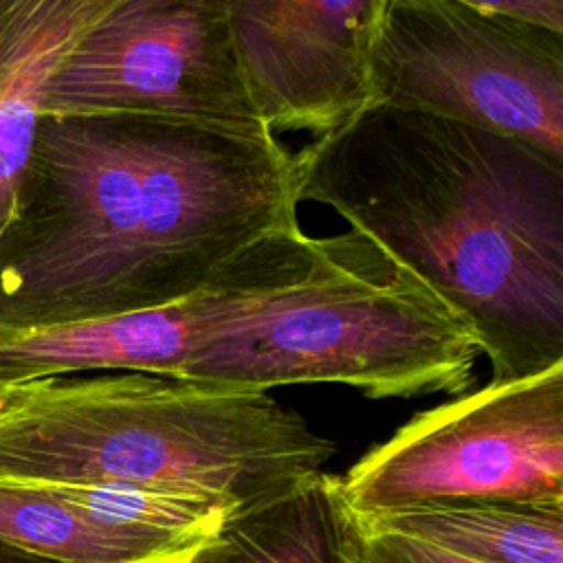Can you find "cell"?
I'll return each instance as SVG.
<instances>
[{
    "label": "cell",
    "instance_id": "cell-16",
    "mask_svg": "<svg viewBox=\"0 0 563 563\" xmlns=\"http://www.w3.org/2000/svg\"><path fill=\"white\" fill-rule=\"evenodd\" d=\"M477 9L506 13L554 31H563V0H457Z\"/></svg>",
    "mask_w": 563,
    "mask_h": 563
},
{
    "label": "cell",
    "instance_id": "cell-8",
    "mask_svg": "<svg viewBox=\"0 0 563 563\" xmlns=\"http://www.w3.org/2000/svg\"><path fill=\"white\" fill-rule=\"evenodd\" d=\"M383 0H231L251 101L277 132L323 136L372 106L369 46Z\"/></svg>",
    "mask_w": 563,
    "mask_h": 563
},
{
    "label": "cell",
    "instance_id": "cell-5",
    "mask_svg": "<svg viewBox=\"0 0 563 563\" xmlns=\"http://www.w3.org/2000/svg\"><path fill=\"white\" fill-rule=\"evenodd\" d=\"M372 106L519 139L563 161V31L457 0H383Z\"/></svg>",
    "mask_w": 563,
    "mask_h": 563
},
{
    "label": "cell",
    "instance_id": "cell-12",
    "mask_svg": "<svg viewBox=\"0 0 563 563\" xmlns=\"http://www.w3.org/2000/svg\"><path fill=\"white\" fill-rule=\"evenodd\" d=\"M356 517L482 563H563V504L464 501Z\"/></svg>",
    "mask_w": 563,
    "mask_h": 563
},
{
    "label": "cell",
    "instance_id": "cell-15",
    "mask_svg": "<svg viewBox=\"0 0 563 563\" xmlns=\"http://www.w3.org/2000/svg\"><path fill=\"white\" fill-rule=\"evenodd\" d=\"M354 519L358 563H482L424 539L376 526L356 515Z\"/></svg>",
    "mask_w": 563,
    "mask_h": 563
},
{
    "label": "cell",
    "instance_id": "cell-11",
    "mask_svg": "<svg viewBox=\"0 0 563 563\" xmlns=\"http://www.w3.org/2000/svg\"><path fill=\"white\" fill-rule=\"evenodd\" d=\"M176 563H358L356 519L341 477L319 471L233 506Z\"/></svg>",
    "mask_w": 563,
    "mask_h": 563
},
{
    "label": "cell",
    "instance_id": "cell-13",
    "mask_svg": "<svg viewBox=\"0 0 563 563\" xmlns=\"http://www.w3.org/2000/svg\"><path fill=\"white\" fill-rule=\"evenodd\" d=\"M42 484V482H31ZM95 523L143 545L165 563L180 561L238 506L216 497L125 484H42Z\"/></svg>",
    "mask_w": 563,
    "mask_h": 563
},
{
    "label": "cell",
    "instance_id": "cell-6",
    "mask_svg": "<svg viewBox=\"0 0 563 563\" xmlns=\"http://www.w3.org/2000/svg\"><path fill=\"white\" fill-rule=\"evenodd\" d=\"M354 515L464 504H563V363L409 418L341 477Z\"/></svg>",
    "mask_w": 563,
    "mask_h": 563
},
{
    "label": "cell",
    "instance_id": "cell-7",
    "mask_svg": "<svg viewBox=\"0 0 563 563\" xmlns=\"http://www.w3.org/2000/svg\"><path fill=\"white\" fill-rule=\"evenodd\" d=\"M42 114H141L273 134L240 68L231 0H121L48 79Z\"/></svg>",
    "mask_w": 563,
    "mask_h": 563
},
{
    "label": "cell",
    "instance_id": "cell-17",
    "mask_svg": "<svg viewBox=\"0 0 563 563\" xmlns=\"http://www.w3.org/2000/svg\"><path fill=\"white\" fill-rule=\"evenodd\" d=\"M0 563H2V556H0Z\"/></svg>",
    "mask_w": 563,
    "mask_h": 563
},
{
    "label": "cell",
    "instance_id": "cell-14",
    "mask_svg": "<svg viewBox=\"0 0 563 563\" xmlns=\"http://www.w3.org/2000/svg\"><path fill=\"white\" fill-rule=\"evenodd\" d=\"M0 552L44 563H165L31 482H0Z\"/></svg>",
    "mask_w": 563,
    "mask_h": 563
},
{
    "label": "cell",
    "instance_id": "cell-10",
    "mask_svg": "<svg viewBox=\"0 0 563 563\" xmlns=\"http://www.w3.org/2000/svg\"><path fill=\"white\" fill-rule=\"evenodd\" d=\"M121 0H0V231L29 158L48 79Z\"/></svg>",
    "mask_w": 563,
    "mask_h": 563
},
{
    "label": "cell",
    "instance_id": "cell-2",
    "mask_svg": "<svg viewBox=\"0 0 563 563\" xmlns=\"http://www.w3.org/2000/svg\"><path fill=\"white\" fill-rule=\"evenodd\" d=\"M334 209L471 330L493 383L563 363V161L486 128L369 106L295 150Z\"/></svg>",
    "mask_w": 563,
    "mask_h": 563
},
{
    "label": "cell",
    "instance_id": "cell-3",
    "mask_svg": "<svg viewBox=\"0 0 563 563\" xmlns=\"http://www.w3.org/2000/svg\"><path fill=\"white\" fill-rule=\"evenodd\" d=\"M471 330L413 273L350 229L279 231L244 295L176 378L224 389L341 383L369 398L460 396L475 383Z\"/></svg>",
    "mask_w": 563,
    "mask_h": 563
},
{
    "label": "cell",
    "instance_id": "cell-1",
    "mask_svg": "<svg viewBox=\"0 0 563 563\" xmlns=\"http://www.w3.org/2000/svg\"><path fill=\"white\" fill-rule=\"evenodd\" d=\"M277 134L141 114H42L0 231V330L143 312L297 227Z\"/></svg>",
    "mask_w": 563,
    "mask_h": 563
},
{
    "label": "cell",
    "instance_id": "cell-4",
    "mask_svg": "<svg viewBox=\"0 0 563 563\" xmlns=\"http://www.w3.org/2000/svg\"><path fill=\"white\" fill-rule=\"evenodd\" d=\"M334 451L268 391L145 372L0 391V482L125 484L244 504L319 473Z\"/></svg>",
    "mask_w": 563,
    "mask_h": 563
},
{
    "label": "cell",
    "instance_id": "cell-9",
    "mask_svg": "<svg viewBox=\"0 0 563 563\" xmlns=\"http://www.w3.org/2000/svg\"><path fill=\"white\" fill-rule=\"evenodd\" d=\"M268 235L231 260L196 295L143 312L33 330H0V391L81 372L176 378L194 350L255 279Z\"/></svg>",
    "mask_w": 563,
    "mask_h": 563
}]
</instances>
